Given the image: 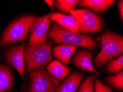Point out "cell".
<instances>
[{
  "mask_svg": "<svg viewBox=\"0 0 123 92\" xmlns=\"http://www.w3.org/2000/svg\"><path fill=\"white\" fill-rule=\"evenodd\" d=\"M79 2L78 0H57L54 5L61 12L68 14L71 11L75 10Z\"/></svg>",
  "mask_w": 123,
  "mask_h": 92,
  "instance_id": "e0dca14e",
  "label": "cell"
},
{
  "mask_svg": "<svg viewBox=\"0 0 123 92\" xmlns=\"http://www.w3.org/2000/svg\"><path fill=\"white\" fill-rule=\"evenodd\" d=\"M25 44L9 48L4 52L5 61L11 65L18 71L22 78H24V71L25 65L24 57Z\"/></svg>",
  "mask_w": 123,
  "mask_h": 92,
  "instance_id": "ba28073f",
  "label": "cell"
},
{
  "mask_svg": "<svg viewBox=\"0 0 123 92\" xmlns=\"http://www.w3.org/2000/svg\"><path fill=\"white\" fill-rule=\"evenodd\" d=\"M95 92H112L113 90L111 87L103 84L99 79H96L94 80Z\"/></svg>",
  "mask_w": 123,
  "mask_h": 92,
  "instance_id": "ffe728a7",
  "label": "cell"
},
{
  "mask_svg": "<svg viewBox=\"0 0 123 92\" xmlns=\"http://www.w3.org/2000/svg\"><path fill=\"white\" fill-rule=\"evenodd\" d=\"M53 13L52 11L43 17H38L34 20L29 30L30 37L27 45H36L48 40L47 34Z\"/></svg>",
  "mask_w": 123,
  "mask_h": 92,
  "instance_id": "52a82bcc",
  "label": "cell"
},
{
  "mask_svg": "<svg viewBox=\"0 0 123 92\" xmlns=\"http://www.w3.org/2000/svg\"></svg>",
  "mask_w": 123,
  "mask_h": 92,
  "instance_id": "603a6c76",
  "label": "cell"
},
{
  "mask_svg": "<svg viewBox=\"0 0 123 92\" xmlns=\"http://www.w3.org/2000/svg\"><path fill=\"white\" fill-rule=\"evenodd\" d=\"M118 7L119 16H120L122 20H123V1H122V0L119 1L118 2Z\"/></svg>",
  "mask_w": 123,
  "mask_h": 92,
  "instance_id": "44dd1931",
  "label": "cell"
},
{
  "mask_svg": "<svg viewBox=\"0 0 123 92\" xmlns=\"http://www.w3.org/2000/svg\"><path fill=\"white\" fill-rule=\"evenodd\" d=\"M115 2L114 0H81L77 6L89 7L94 12L102 13L109 9Z\"/></svg>",
  "mask_w": 123,
  "mask_h": 92,
  "instance_id": "9a60e30c",
  "label": "cell"
},
{
  "mask_svg": "<svg viewBox=\"0 0 123 92\" xmlns=\"http://www.w3.org/2000/svg\"><path fill=\"white\" fill-rule=\"evenodd\" d=\"M51 46L52 43L49 40L36 45L25 46L24 57L27 72H32L53 61Z\"/></svg>",
  "mask_w": 123,
  "mask_h": 92,
  "instance_id": "3957f363",
  "label": "cell"
},
{
  "mask_svg": "<svg viewBox=\"0 0 123 92\" xmlns=\"http://www.w3.org/2000/svg\"><path fill=\"white\" fill-rule=\"evenodd\" d=\"M47 37L58 44L82 47L93 51L97 49V43L90 35L68 31L55 22L53 23L50 29L48 31Z\"/></svg>",
  "mask_w": 123,
  "mask_h": 92,
  "instance_id": "7a4b0ae2",
  "label": "cell"
},
{
  "mask_svg": "<svg viewBox=\"0 0 123 92\" xmlns=\"http://www.w3.org/2000/svg\"><path fill=\"white\" fill-rule=\"evenodd\" d=\"M84 74L74 72L64 78L54 92H76L83 78Z\"/></svg>",
  "mask_w": 123,
  "mask_h": 92,
  "instance_id": "8fae6325",
  "label": "cell"
},
{
  "mask_svg": "<svg viewBox=\"0 0 123 92\" xmlns=\"http://www.w3.org/2000/svg\"><path fill=\"white\" fill-rule=\"evenodd\" d=\"M104 70L107 74H116L122 71L123 68V56L122 55L117 59H113L106 63Z\"/></svg>",
  "mask_w": 123,
  "mask_h": 92,
  "instance_id": "2e32d148",
  "label": "cell"
},
{
  "mask_svg": "<svg viewBox=\"0 0 123 92\" xmlns=\"http://www.w3.org/2000/svg\"><path fill=\"white\" fill-rule=\"evenodd\" d=\"M46 69L52 77L60 82L68 76L71 69L55 60L46 65Z\"/></svg>",
  "mask_w": 123,
  "mask_h": 92,
  "instance_id": "4fadbf2b",
  "label": "cell"
},
{
  "mask_svg": "<svg viewBox=\"0 0 123 92\" xmlns=\"http://www.w3.org/2000/svg\"><path fill=\"white\" fill-rule=\"evenodd\" d=\"M94 55L90 51L80 49L74 55L72 61V64L80 70L92 72L99 76L100 73L95 69L93 66L92 60Z\"/></svg>",
  "mask_w": 123,
  "mask_h": 92,
  "instance_id": "9c48e42d",
  "label": "cell"
},
{
  "mask_svg": "<svg viewBox=\"0 0 123 92\" xmlns=\"http://www.w3.org/2000/svg\"><path fill=\"white\" fill-rule=\"evenodd\" d=\"M14 84L13 72L8 66L0 65V92H7L12 90Z\"/></svg>",
  "mask_w": 123,
  "mask_h": 92,
  "instance_id": "5bb4252c",
  "label": "cell"
},
{
  "mask_svg": "<svg viewBox=\"0 0 123 92\" xmlns=\"http://www.w3.org/2000/svg\"><path fill=\"white\" fill-rule=\"evenodd\" d=\"M71 15L79 23V33L82 35L100 32L104 27V20L101 16L94 13L88 8L72 11Z\"/></svg>",
  "mask_w": 123,
  "mask_h": 92,
  "instance_id": "5b68a950",
  "label": "cell"
},
{
  "mask_svg": "<svg viewBox=\"0 0 123 92\" xmlns=\"http://www.w3.org/2000/svg\"><path fill=\"white\" fill-rule=\"evenodd\" d=\"M51 20L54 21L60 26L76 33H79V23L72 15H66L60 12H54L51 17Z\"/></svg>",
  "mask_w": 123,
  "mask_h": 92,
  "instance_id": "30bf717a",
  "label": "cell"
},
{
  "mask_svg": "<svg viewBox=\"0 0 123 92\" xmlns=\"http://www.w3.org/2000/svg\"><path fill=\"white\" fill-rule=\"evenodd\" d=\"M97 77L98 75L94 73L89 75L79 86L77 92H94L93 83Z\"/></svg>",
  "mask_w": 123,
  "mask_h": 92,
  "instance_id": "ac0fdd59",
  "label": "cell"
},
{
  "mask_svg": "<svg viewBox=\"0 0 123 92\" xmlns=\"http://www.w3.org/2000/svg\"><path fill=\"white\" fill-rule=\"evenodd\" d=\"M101 50L93 61L94 66L101 70L106 63L123 54V37L111 31H106L100 37Z\"/></svg>",
  "mask_w": 123,
  "mask_h": 92,
  "instance_id": "6da1fadb",
  "label": "cell"
},
{
  "mask_svg": "<svg viewBox=\"0 0 123 92\" xmlns=\"http://www.w3.org/2000/svg\"><path fill=\"white\" fill-rule=\"evenodd\" d=\"M47 4L51 9L54 8V1L53 0H45L44 1Z\"/></svg>",
  "mask_w": 123,
  "mask_h": 92,
  "instance_id": "7402d4cb",
  "label": "cell"
},
{
  "mask_svg": "<svg viewBox=\"0 0 123 92\" xmlns=\"http://www.w3.org/2000/svg\"><path fill=\"white\" fill-rule=\"evenodd\" d=\"M60 82L50 76L45 67L33 71L29 76L27 92H54Z\"/></svg>",
  "mask_w": 123,
  "mask_h": 92,
  "instance_id": "8992f818",
  "label": "cell"
},
{
  "mask_svg": "<svg viewBox=\"0 0 123 92\" xmlns=\"http://www.w3.org/2000/svg\"><path fill=\"white\" fill-rule=\"evenodd\" d=\"M106 83L119 90L123 89V71H120L118 74L113 76L104 78Z\"/></svg>",
  "mask_w": 123,
  "mask_h": 92,
  "instance_id": "d6986e66",
  "label": "cell"
},
{
  "mask_svg": "<svg viewBox=\"0 0 123 92\" xmlns=\"http://www.w3.org/2000/svg\"><path fill=\"white\" fill-rule=\"evenodd\" d=\"M77 47L67 44H60L54 47L53 56L56 60L65 66H68Z\"/></svg>",
  "mask_w": 123,
  "mask_h": 92,
  "instance_id": "7c38bea8",
  "label": "cell"
},
{
  "mask_svg": "<svg viewBox=\"0 0 123 92\" xmlns=\"http://www.w3.org/2000/svg\"><path fill=\"white\" fill-rule=\"evenodd\" d=\"M37 17L34 15H25L11 23L0 39V48L25 40L31 27Z\"/></svg>",
  "mask_w": 123,
  "mask_h": 92,
  "instance_id": "277c9868",
  "label": "cell"
}]
</instances>
